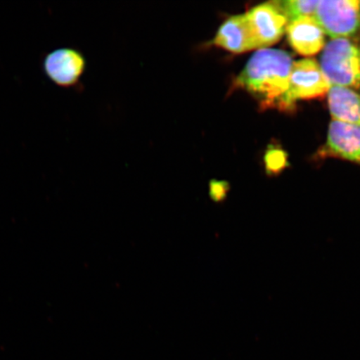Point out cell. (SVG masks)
Returning a JSON list of instances; mask_svg holds the SVG:
<instances>
[{
	"instance_id": "cell-9",
	"label": "cell",
	"mask_w": 360,
	"mask_h": 360,
	"mask_svg": "<svg viewBox=\"0 0 360 360\" xmlns=\"http://www.w3.org/2000/svg\"><path fill=\"white\" fill-rule=\"evenodd\" d=\"M213 44L226 51L242 53L255 49L249 22L245 13L229 18L219 27Z\"/></svg>"
},
{
	"instance_id": "cell-6",
	"label": "cell",
	"mask_w": 360,
	"mask_h": 360,
	"mask_svg": "<svg viewBox=\"0 0 360 360\" xmlns=\"http://www.w3.org/2000/svg\"><path fill=\"white\" fill-rule=\"evenodd\" d=\"M86 67L82 53L75 48L63 47L47 53L43 58L45 75L58 87L74 89L79 83Z\"/></svg>"
},
{
	"instance_id": "cell-13",
	"label": "cell",
	"mask_w": 360,
	"mask_h": 360,
	"mask_svg": "<svg viewBox=\"0 0 360 360\" xmlns=\"http://www.w3.org/2000/svg\"><path fill=\"white\" fill-rule=\"evenodd\" d=\"M229 191V184L224 180H212L210 183V196L215 202L226 199Z\"/></svg>"
},
{
	"instance_id": "cell-4",
	"label": "cell",
	"mask_w": 360,
	"mask_h": 360,
	"mask_svg": "<svg viewBox=\"0 0 360 360\" xmlns=\"http://www.w3.org/2000/svg\"><path fill=\"white\" fill-rule=\"evenodd\" d=\"M330 88L316 61L312 58L295 61L292 67L289 88L278 107L281 110H292L297 101L321 97L328 94Z\"/></svg>"
},
{
	"instance_id": "cell-11",
	"label": "cell",
	"mask_w": 360,
	"mask_h": 360,
	"mask_svg": "<svg viewBox=\"0 0 360 360\" xmlns=\"http://www.w3.org/2000/svg\"><path fill=\"white\" fill-rule=\"evenodd\" d=\"M276 2L290 24L301 18L314 17L319 0H283Z\"/></svg>"
},
{
	"instance_id": "cell-8",
	"label": "cell",
	"mask_w": 360,
	"mask_h": 360,
	"mask_svg": "<svg viewBox=\"0 0 360 360\" xmlns=\"http://www.w3.org/2000/svg\"><path fill=\"white\" fill-rule=\"evenodd\" d=\"M288 41L300 55L311 56L326 46V34L314 17H304L288 25Z\"/></svg>"
},
{
	"instance_id": "cell-5",
	"label": "cell",
	"mask_w": 360,
	"mask_h": 360,
	"mask_svg": "<svg viewBox=\"0 0 360 360\" xmlns=\"http://www.w3.org/2000/svg\"><path fill=\"white\" fill-rule=\"evenodd\" d=\"M245 15L255 49H268L276 44L289 24L276 1L259 4Z\"/></svg>"
},
{
	"instance_id": "cell-7",
	"label": "cell",
	"mask_w": 360,
	"mask_h": 360,
	"mask_svg": "<svg viewBox=\"0 0 360 360\" xmlns=\"http://www.w3.org/2000/svg\"><path fill=\"white\" fill-rule=\"evenodd\" d=\"M318 155L339 158L360 165V126L333 120L328 127L326 143Z\"/></svg>"
},
{
	"instance_id": "cell-1",
	"label": "cell",
	"mask_w": 360,
	"mask_h": 360,
	"mask_svg": "<svg viewBox=\"0 0 360 360\" xmlns=\"http://www.w3.org/2000/svg\"><path fill=\"white\" fill-rule=\"evenodd\" d=\"M292 64L291 56L285 51L259 49L238 76L236 86L257 98L261 107H278L289 88Z\"/></svg>"
},
{
	"instance_id": "cell-12",
	"label": "cell",
	"mask_w": 360,
	"mask_h": 360,
	"mask_svg": "<svg viewBox=\"0 0 360 360\" xmlns=\"http://www.w3.org/2000/svg\"><path fill=\"white\" fill-rule=\"evenodd\" d=\"M264 163L269 174H278L286 167L285 153L276 148H270L264 156Z\"/></svg>"
},
{
	"instance_id": "cell-2",
	"label": "cell",
	"mask_w": 360,
	"mask_h": 360,
	"mask_svg": "<svg viewBox=\"0 0 360 360\" xmlns=\"http://www.w3.org/2000/svg\"><path fill=\"white\" fill-rule=\"evenodd\" d=\"M319 66L330 86L360 93V34L330 40L323 49Z\"/></svg>"
},
{
	"instance_id": "cell-3",
	"label": "cell",
	"mask_w": 360,
	"mask_h": 360,
	"mask_svg": "<svg viewBox=\"0 0 360 360\" xmlns=\"http://www.w3.org/2000/svg\"><path fill=\"white\" fill-rule=\"evenodd\" d=\"M315 20L332 39L360 34V0H321Z\"/></svg>"
},
{
	"instance_id": "cell-10",
	"label": "cell",
	"mask_w": 360,
	"mask_h": 360,
	"mask_svg": "<svg viewBox=\"0 0 360 360\" xmlns=\"http://www.w3.org/2000/svg\"><path fill=\"white\" fill-rule=\"evenodd\" d=\"M328 103L333 120L360 126V94L341 86H330Z\"/></svg>"
}]
</instances>
